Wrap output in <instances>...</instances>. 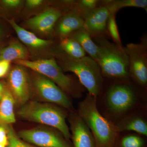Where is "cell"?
<instances>
[{
    "label": "cell",
    "instance_id": "obj_1",
    "mask_svg": "<svg viewBox=\"0 0 147 147\" xmlns=\"http://www.w3.org/2000/svg\"><path fill=\"white\" fill-rule=\"evenodd\" d=\"M79 115L91 130L96 147H113L119 131L117 127L104 118L96 107V97L87 94L79 104Z\"/></svg>",
    "mask_w": 147,
    "mask_h": 147
},
{
    "label": "cell",
    "instance_id": "obj_2",
    "mask_svg": "<svg viewBox=\"0 0 147 147\" xmlns=\"http://www.w3.org/2000/svg\"><path fill=\"white\" fill-rule=\"evenodd\" d=\"M98 47L96 62L102 76L124 79L129 76V58L125 47L110 42L105 38H94Z\"/></svg>",
    "mask_w": 147,
    "mask_h": 147
},
{
    "label": "cell",
    "instance_id": "obj_3",
    "mask_svg": "<svg viewBox=\"0 0 147 147\" xmlns=\"http://www.w3.org/2000/svg\"><path fill=\"white\" fill-rule=\"evenodd\" d=\"M17 114L22 119L54 127L67 141L71 138V134L66 122L65 113L55 105L30 101L22 105Z\"/></svg>",
    "mask_w": 147,
    "mask_h": 147
},
{
    "label": "cell",
    "instance_id": "obj_4",
    "mask_svg": "<svg viewBox=\"0 0 147 147\" xmlns=\"http://www.w3.org/2000/svg\"><path fill=\"white\" fill-rule=\"evenodd\" d=\"M60 57V67L62 70L74 73L89 94L96 97L101 91L103 81L100 67L96 62L87 56L74 59L66 55Z\"/></svg>",
    "mask_w": 147,
    "mask_h": 147
},
{
    "label": "cell",
    "instance_id": "obj_5",
    "mask_svg": "<svg viewBox=\"0 0 147 147\" xmlns=\"http://www.w3.org/2000/svg\"><path fill=\"white\" fill-rule=\"evenodd\" d=\"M15 63L47 77L65 92L73 94L75 92L76 88L73 81L64 74L63 70L53 58L32 61L21 60L15 61Z\"/></svg>",
    "mask_w": 147,
    "mask_h": 147
},
{
    "label": "cell",
    "instance_id": "obj_6",
    "mask_svg": "<svg viewBox=\"0 0 147 147\" xmlns=\"http://www.w3.org/2000/svg\"><path fill=\"white\" fill-rule=\"evenodd\" d=\"M32 86L40 99L70 109L72 104L65 93L57 84L47 77L35 72L32 81Z\"/></svg>",
    "mask_w": 147,
    "mask_h": 147
},
{
    "label": "cell",
    "instance_id": "obj_7",
    "mask_svg": "<svg viewBox=\"0 0 147 147\" xmlns=\"http://www.w3.org/2000/svg\"><path fill=\"white\" fill-rule=\"evenodd\" d=\"M145 39L139 43H130L125 47L129 58V74L142 87L147 84V45Z\"/></svg>",
    "mask_w": 147,
    "mask_h": 147
},
{
    "label": "cell",
    "instance_id": "obj_8",
    "mask_svg": "<svg viewBox=\"0 0 147 147\" xmlns=\"http://www.w3.org/2000/svg\"><path fill=\"white\" fill-rule=\"evenodd\" d=\"M18 137L38 147H72L60 132L42 127L22 130Z\"/></svg>",
    "mask_w": 147,
    "mask_h": 147
},
{
    "label": "cell",
    "instance_id": "obj_9",
    "mask_svg": "<svg viewBox=\"0 0 147 147\" xmlns=\"http://www.w3.org/2000/svg\"><path fill=\"white\" fill-rule=\"evenodd\" d=\"M136 95L132 88L127 84L117 83L108 90L106 100L108 108L116 115H121L132 108Z\"/></svg>",
    "mask_w": 147,
    "mask_h": 147
},
{
    "label": "cell",
    "instance_id": "obj_10",
    "mask_svg": "<svg viewBox=\"0 0 147 147\" xmlns=\"http://www.w3.org/2000/svg\"><path fill=\"white\" fill-rule=\"evenodd\" d=\"M8 84L15 102L21 105L28 102L30 96V84L28 74L24 67L18 65L9 74Z\"/></svg>",
    "mask_w": 147,
    "mask_h": 147
},
{
    "label": "cell",
    "instance_id": "obj_11",
    "mask_svg": "<svg viewBox=\"0 0 147 147\" xmlns=\"http://www.w3.org/2000/svg\"><path fill=\"white\" fill-rule=\"evenodd\" d=\"M110 12L104 5H100L84 18V28L92 38H105Z\"/></svg>",
    "mask_w": 147,
    "mask_h": 147
},
{
    "label": "cell",
    "instance_id": "obj_12",
    "mask_svg": "<svg viewBox=\"0 0 147 147\" xmlns=\"http://www.w3.org/2000/svg\"><path fill=\"white\" fill-rule=\"evenodd\" d=\"M70 123L73 147H96L90 130L79 115H72Z\"/></svg>",
    "mask_w": 147,
    "mask_h": 147
},
{
    "label": "cell",
    "instance_id": "obj_13",
    "mask_svg": "<svg viewBox=\"0 0 147 147\" xmlns=\"http://www.w3.org/2000/svg\"><path fill=\"white\" fill-rule=\"evenodd\" d=\"M62 16L61 11L59 9L50 7L30 18L27 24L33 30L47 33L53 30L57 21Z\"/></svg>",
    "mask_w": 147,
    "mask_h": 147
},
{
    "label": "cell",
    "instance_id": "obj_14",
    "mask_svg": "<svg viewBox=\"0 0 147 147\" xmlns=\"http://www.w3.org/2000/svg\"><path fill=\"white\" fill-rule=\"evenodd\" d=\"M57 27V32L61 39L69 37L84 28V19L78 13L71 11L61 16Z\"/></svg>",
    "mask_w": 147,
    "mask_h": 147
},
{
    "label": "cell",
    "instance_id": "obj_15",
    "mask_svg": "<svg viewBox=\"0 0 147 147\" xmlns=\"http://www.w3.org/2000/svg\"><path fill=\"white\" fill-rule=\"evenodd\" d=\"M8 21L19 39L29 47L34 49H41L49 46L53 43L50 40L39 38L32 32L19 26L13 19L9 20Z\"/></svg>",
    "mask_w": 147,
    "mask_h": 147
},
{
    "label": "cell",
    "instance_id": "obj_16",
    "mask_svg": "<svg viewBox=\"0 0 147 147\" xmlns=\"http://www.w3.org/2000/svg\"><path fill=\"white\" fill-rule=\"evenodd\" d=\"M15 102L9 91L5 90L0 100V125L10 124L16 122L14 113Z\"/></svg>",
    "mask_w": 147,
    "mask_h": 147
},
{
    "label": "cell",
    "instance_id": "obj_17",
    "mask_svg": "<svg viewBox=\"0 0 147 147\" xmlns=\"http://www.w3.org/2000/svg\"><path fill=\"white\" fill-rule=\"evenodd\" d=\"M29 55L26 47L17 41H12L8 46L0 50V57L1 59L9 62L27 60Z\"/></svg>",
    "mask_w": 147,
    "mask_h": 147
},
{
    "label": "cell",
    "instance_id": "obj_18",
    "mask_svg": "<svg viewBox=\"0 0 147 147\" xmlns=\"http://www.w3.org/2000/svg\"><path fill=\"white\" fill-rule=\"evenodd\" d=\"M69 37L75 40L82 46L86 53L96 61L98 47L86 29L84 28L79 29Z\"/></svg>",
    "mask_w": 147,
    "mask_h": 147
},
{
    "label": "cell",
    "instance_id": "obj_19",
    "mask_svg": "<svg viewBox=\"0 0 147 147\" xmlns=\"http://www.w3.org/2000/svg\"><path fill=\"white\" fill-rule=\"evenodd\" d=\"M100 5L105 6L110 13H115L121 9L135 7L147 9V0H108L100 1Z\"/></svg>",
    "mask_w": 147,
    "mask_h": 147
},
{
    "label": "cell",
    "instance_id": "obj_20",
    "mask_svg": "<svg viewBox=\"0 0 147 147\" xmlns=\"http://www.w3.org/2000/svg\"><path fill=\"white\" fill-rule=\"evenodd\" d=\"M60 47L67 55L74 59H80L86 56V53L75 40L70 37L61 39Z\"/></svg>",
    "mask_w": 147,
    "mask_h": 147
},
{
    "label": "cell",
    "instance_id": "obj_21",
    "mask_svg": "<svg viewBox=\"0 0 147 147\" xmlns=\"http://www.w3.org/2000/svg\"><path fill=\"white\" fill-rule=\"evenodd\" d=\"M119 131H131L141 135H147V124L143 119L134 118L124 121L117 126Z\"/></svg>",
    "mask_w": 147,
    "mask_h": 147
},
{
    "label": "cell",
    "instance_id": "obj_22",
    "mask_svg": "<svg viewBox=\"0 0 147 147\" xmlns=\"http://www.w3.org/2000/svg\"><path fill=\"white\" fill-rule=\"evenodd\" d=\"M100 1L98 0H80L74 2V9L72 11L79 14L83 19L99 6Z\"/></svg>",
    "mask_w": 147,
    "mask_h": 147
},
{
    "label": "cell",
    "instance_id": "obj_23",
    "mask_svg": "<svg viewBox=\"0 0 147 147\" xmlns=\"http://www.w3.org/2000/svg\"><path fill=\"white\" fill-rule=\"evenodd\" d=\"M115 13H110L107 22L106 32L107 35L113 39L114 43L123 46L116 20Z\"/></svg>",
    "mask_w": 147,
    "mask_h": 147
},
{
    "label": "cell",
    "instance_id": "obj_24",
    "mask_svg": "<svg viewBox=\"0 0 147 147\" xmlns=\"http://www.w3.org/2000/svg\"><path fill=\"white\" fill-rule=\"evenodd\" d=\"M8 139L7 147H38L23 141L18 137L13 127L9 125L7 129Z\"/></svg>",
    "mask_w": 147,
    "mask_h": 147
},
{
    "label": "cell",
    "instance_id": "obj_25",
    "mask_svg": "<svg viewBox=\"0 0 147 147\" xmlns=\"http://www.w3.org/2000/svg\"><path fill=\"white\" fill-rule=\"evenodd\" d=\"M121 147H143L144 141L143 139L135 135L125 136L121 140Z\"/></svg>",
    "mask_w": 147,
    "mask_h": 147
},
{
    "label": "cell",
    "instance_id": "obj_26",
    "mask_svg": "<svg viewBox=\"0 0 147 147\" xmlns=\"http://www.w3.org/2000/svg\"><path fill=\"white\" fill-rule=\"evenodd\" d=\"M0 144L5 147L8 144L7 130L2 125H0Z\"/></svg>",
    "mask_w": 147,
    "mask_h": 147
},
{
    "label": "cell",
    "instance_id": "obj_27",
    "mask_svg": "<svg viewBox=\"0 0 147 147\" xmlns=\"http://www.w3.org/2000/svg\"><path fill=\"white\" fill-rule=\"evenodd\" d=\"M10 62L2 60L0 61V78L3 77L9 70Z\"/></svg>",
    "mask_w": 147,
    "mask_h": 147
},
{
    "label": "cell",
    "instance_id": "obj_28",
    "mask_svg": "<svg viewBox=\"0 0 147 147\" xmlns=\"http://www.w3.org/2000/svg\"><path fill=\"white\" fill-rule=\"evenodd\" d=\"M2 3L4 5L9 8H15L20 5L21 3L20 0H3Z\"/></svg>",
    "mask_w": 147,
    "mask_h": 147
},
{
    "label": "cell",
    "instance_id": "obj_29",
    "mask_svg": "<svg viewBox=\"0 0 147 147\" xmlns=\"http://www.w3.org/2000/svg\"><path fill=\"white\" fill-rule=\"evenodd\" d=\"M43 2L42 0H28L26 2L27 6L30 8L38 7L42 5Z\"/></svg>",
    "mask_w": 147,
    "mask_h": 147
},
{
    "label": "cell",
    "instance_id": "obj_30",
    "mask_svg": "<svg viewBox=\"0 0 147 147\" xmlns=\"http://www.w3.org/2000/svg\"><path fill=\"white\" fill-rule=\"evenodd\" d=\"M5 87L3 84L0 82V94L2 95L3 93L5 92Z\"/></svg>",
    "mask_w": 147,
    "mask_h": 147
},
{
    "label": "cell",
    "instance_id": "obj_31",
    "mask_svg": "<svg viewBox=\"0 0 147 147\" xmlns=\"http://www.w3.org/2000/svg\"><path fill=\"white\" fill-rule=\"evenodd\" d=\"M3 34V29L1 28L0 27V39L2 38Z\"/></svg>",
    "mask_w": 147,
    "mask_h": 147
},
{
    "label": "cell",
    "instance_id": "obj_32",
    "mask_svg": "<svg viewBox=\"0 0 147 147\" xmlns=\"http://www.w3.org/2000/svg\"><path fill=\"white\" fill-rule=\"evenodd\" d=\"M2 96V95L0 94V100L1 99Z\"/></svg>",
    "mask_w": 147,
    "mask_h": 147
},
{
    "label": "cell",
    "instance_id": "obj_33",
    "mask_svg": "<svg viewBox=\"0 0 147 147\" xmlns=\"http://www.w3.org/2000/svg\"><path fill=\"white\" fill-rule=\"evenodd\" d=\"M0 147H6L5 146H3V145L0 144Z\"/></svg>",
    "mask_w": 147,
    "mask_h": 147
},
{
    "label": "cell",
    "instance_id": "obj_34",
    "mask_svg": "<svg viewBox=\"0 0 147 147\" xmlns=\"http://www.w3.org/2000/svg\"><path fill=\"white\" fill-rule=\"evenodd\" d=\"M2 60L1 59V58L0 57V61H1Z\"/></svg>",
    "mask_w": 147,
    "mask_h": 147
}]
</instances>
